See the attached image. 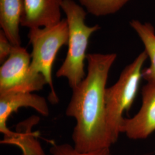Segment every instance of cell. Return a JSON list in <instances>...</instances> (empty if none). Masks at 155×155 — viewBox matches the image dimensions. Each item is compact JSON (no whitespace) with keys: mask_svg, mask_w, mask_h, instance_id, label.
Instances as JSON below:
<instances>
[{"mask_svg":"<svg viewBox=\"0 0 155 155\" xmlns=\"http://www.w3.org/2000/svg\"><path fill=\"white\" fill-rule=\"evenodd\" d=\"M116 54L87 55V73L72 89L66 114L76 124L72 133L74 147L81 152L110 148L114 144L106 122L105 93Z\"/></svg>","mask_w":155,"mask_h":155,"instance_id":"1","label":"cell"},{"mask_svg":"<svg viewBox=\"0 0 155 155\" xmlns=\"http://www.w3.org/2000/svg\"><path fill=\"white\" fill-rule=\"evenodd\" d=\"M62 11L66 15L68 28V51L66 57L57 71L58 78H65L71 89L81 83L86 77L84 61L89 39L100 29L98 25L88 26L86 22V12L83 7L73 0H64Z\"/></svg>","mask_w":155,"mask_h":155,"instance_id":"2","label":"cell"},{"mask_svg":"<svg viewBox=\"0 0 155 155\" xmlns=\"http://www.w3.org/2000/svg\"><path fill=\"white\" fill-rule=\"evenodd\" d=\"M147 58L144 51L124 68L116 83L106 89V122L114 144L121 133L120 127L124 118L123 113L129 110L136 97L143 78L142 67Z\"/></svg>","mask_w":155,"mask_h":155,"instance_id":"3","label":"cell"},{"mask_svg":"<svg viewBox=\"0 0 155 155\" xmlns=\"http://www.w3.org/2000/svg\"><path fill=\"white\" fill-rule=\"evenodd\" d=\"M28 36L32 46L31 69L45 77L51 90V101L56 104L58 102V98L53 85L52 69L59 51L68 43L66 20L62 19L60 22L47 27L29 29Z\"/></svg>","mask_w":155,"mask_h":155,"instance_id":"4","label":"cell"},{"mask_svg":"<svg viewBox=\"0 0 155 155\" xmlns=\"http://www.w3.org/2000/svg\"><path fill=\"white\" fill-rule=\"evenodd\" d=\"M31 56L25 48L13 46L0 68V96L12 93H32L43 89L45 77L31 69Z\"/></svg>","mask_w":155,"mask_h":155,"instance_id":"5","label":"cell"},{"mask_svg":"<svg viewBox=\"0 0 155 155\" xmlns=\"http://www.w3.org/2000/svg\"><path fill=\"white\" fill-rule=\"evenodd\" d=\"M143 104L131 118H124L120 131L133 140L147 139L155 131V84L148 83L142 89Z\"/></svg>","mask_w":155,"mask_h":155,"instance_id":"6","label":"cell"},{"mask_svg":"<svg viewBox=\"0 0 155 155\" xmlns=\"http://www.w3.org/2000/svg\"><path fill=\"white\" fill-rule=\"evenodd\" d=\"M64 0H23L21 26L31 29L52 26L61 21Z\"/></svg>","mask_w":155,"mask_h":155,"instance_id":"7","label":"cell"},{"mask_svg":"<svg viewBox=\"0 0 155 155\" xmlns=\"http://www.w3.org/2000/svg\"><path fill=\"white\" fill-rule=\"evenodd\" d=\"M22 107H32L43 116L49 114V108L44 97L32 93H12L0 96V130L7 135L10 130L6 122L12 114Z\"/></svg>","mask_w":155,"mask_h":155,"instance_id":"8","label":"cell"},{"mask_svg":"<svg viewBox=\"0 0 155 155\" xmlns=\"http://www.w3.org/2000/svg\"><path fill=\"white\" fill-rule=\"evenodd\" d=\"M23 0H0L1 31L13 46L21 45L19 27L23 13Z\"/></svg>","mask_w":155,"mask_h":155,"instance_id":"9","label":"cell"},{"mask_svg":"<svg viewBox=\"0 0 155 155\" xmlns=\"http://www.w3.org/2000/svg\"><path fill=\"white\" fill-rule=\"evenodd\" d=\"M130 24L141 39L145 47V51L150 61V67L143 70L142 77L148 83L155 84V28L150 23L143 24L138 20H132Z\"/></svg>","mask_w":155,"mask_h":155,"instance_id":"10","label":"cell"},{"mask_svg":"<svg viewBox=\"0 0 155 155\" xmlns=\"http://www.w3.org/2000/svg\"><path fill=\"white\" fill-rule=\"evenodd\" d=\"M129 0H78L89 13L95 16L114 14L120 11Z\"/></svg>","mask_w":155,"mask_h":155,"instance_id":"11","label":"cell"},{"mask_svg":"<svg viewBox=\"0 0 155 155\" xmlns=\"http://www.w3.org/2000/svg\"><path fill=\"white\" fill-rule=\"evenodd\" d=\"M7 141L18 145L22 150V155H45L40 144L33 137L31 129H25L24 132L20 130L17 133L13 132Z\"/></svg>","mask_w":155,"mask_h":155,"instance_id":"12","label":"cell"},{"mask_svg":"<svg viewBox=\"0 0 155 155\" xmlns=\"http://www.w3.org/2000/svg\"><path fill=\"white\" fill-rule=\"evenodd\" d=\"M51 155H110V148L90 152H81L69 144H55L50 149Z\"/></svg>","mask_w":155,"mask_h":155,"instance_id":"13","label":"cell"},{"mask_svg":"<svg viewBox=\"0 0 155 155\" xmlns=\"http://www.w3.org/2000/svg\"><path fill=\"white\" fill-rule=\"evenodd\" d=\"M13 45L5 34L0 31V63L2 64L8 58L11 52Z\"/></svg>","mask_w":155,"mask_h":155,"instance_id":"14","label":"cell"}]
</instances>
